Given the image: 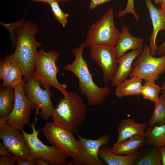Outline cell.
<instances>
[{
  "label": "cell",
  "instance_id": "1",
  "mask_svg": "<svg viewBox=\"0 0 165 165\" xmlns=\"http://www.w3.org/2000/svg\"><path fill=\"white\" fill-rule=\"evenodd\" d=\"M16 28V48L13 54L7 56L9 60L20 66L24 79H26L32 76L38 52V49L41 46L35 37L39 28L32 22L21 20L18 22Z\"/></svg>",
  "mask_w": 165,
  "mask_h": 165
},
{
  "label": "cell",
  "instance_id": "17",
  "mask_svg": "<svg viewBox=\"0 0 165 165\" xmlns=\"http://www.w3.org/2000/svg\"><path fill=\"white\" fill-rule=\"evenodd\" d=\"M143 39L133 36L130 33L127 26L122 28L121 35L115 49L117 59L123 56L130 50H142Z\"/></svg>",
  "mask_w": 165,
  "mask_h": 165
},
{
  "label": "cell",
  "instance_id": "35",
  "mask_svg": "<svg viewBox=\"0 0 165 165\" xmlns=\"http://www.w3.org/2000/svg\"><path fill=\"white\" fill-rule=\"evenodd\" d=\"M35 164L38 165H49V164L45 160L41 158H37L34 160L33 161Z\"/></svg>",
  "mask_w": 165,
  "mask_h": 165
},
{
  "label": "cell",
  "instance_id": "20",
  "mask_svg": "<svg viewBox=\"0 0 165 165\" xmlns=\"http://www.w3.org/2000/svg\"><path fill=\"white\" fill-rule=\"evenodd\" d=\"M143 80L136 76L126 79L116 86L115 94L119 98L141 94Z\"/></svg>",
  "mask_w": 165,
  "mask_h": 165
},
{
  "label": "cell",
  "instance_id": "9",
  "mask_svg": "<svg viewBox=\"0 0 165 165\" xmlns=\"http://www.w3.org/2000/svg\"><path fill=\"white\" fill-rule=\"evenodd\" d=\"M79 146L75 157L68 165H104L100 160L98 152L102 146H108L111 137L108 134L101 135L93 140L84 138L77 134Z\"/></svg>",
  "mask_w": 165,
  "mask_h": 165
},
{
  "label": "cell",
  "instance_id": "5",
  "mask_svg": "<svg viewBox=\"0 0 165 165\" xmlns=\"http://www.w3.org/2000/svg\"><path fill=\"white\" fill-rule=\"evenodd\" d=\"M121 35L116 28L114 19V12L110 8L103 17L90 27L85 42L86 46L95 45L115 46Z\"/></svg>",
  "mask_w": 165,
  "mask_h": 165
},
{
  "label": "cell",
  "instance_id": "25",
  "mask_svg": "<svg viewBox=\"0 0 165 165\" xmlns=\"http://www.w3.org/2000/svg\"><path fill=\"white\" fill-rule=\"evenodd\" d=\"M155 104L152 115L148 122L150 127H153L156 123L159 125L165 124V101L162 94Z\"/></svg>",
  "mask_w": 165,
  "mask_h": 165
},
{
  "label": "cell",
  "instance_id": "33",
  "mask_svg": "<svg viewBox=\"0 0 165 165\" xmlns=\"http://www.w3.org/2000/svg\"><path fill=\"white\" fill-rule=\"evenodd\" d=\"M12 155L7 150L3 145V143L0 142V156H12Z\"/></svg>",
  "mask_w": 165,
  "mask_h": 165
},
{
  "label": "cell",
  "instance_id": "32",
  "mask_svg": "<svg viewBox=\"0 0 165 165\" xmlns=\"http://www.w3.org/2000/svg\"><path fill=\"white\" fill-rule=\"evenodd\" d=\"M16 164L17 165H34L35 164L33 161L19 158H17Z\"/></svg>",
  "mask_w": 165,
  "mask_h": 165
},
{
  "label": "cell",
  "instance_id": "12",
  "mask_svg": "<svg viewBox=\"0 0 165 165\" xmlns=\"http://www.w3.org/2000/svg\"><path fill=\"white\" fill-rule=\"evenodd\" d=\"M6 119H0V138L3 145L17 158L28 160L30 151L22 132L10 126Z\"/></svg>",
  "mask_w": 165,
  "mask_h": 165
},
{
  "label": "cell",
  "instance_id": "30",
  "mask_svg": "<svg viewBox=\"0 0 165 165\" xmlns=\"http://www.w3.org/2000/svg\"><path fill=\"white\" fill-rule=\"evenodd\" d=\"M17 158L13 156H1L0 165H14L16 163Z\"/></svg>",
  "mask_w": 165,
  "mask_h": 165
},
{
  "label": "cell",
  "instance_id": "27",
  "mask_svg": "<svg viewBox=\"0 0 165 165\" xmlns=\"http://www.w3.org/2000/svg\"><path fill=\"white\" fill-rule=\"evenodd\" d=\"M58 2L57 0H55L49 4L55 18L63 27L65 28L67 23L69 14L62 11L59 5Z\"/></svg>",
  "mask_w": 165,
  "mask_h": 165
},
{
  "label": "cell",
  "instance_id": "36",
  "mask_svg": "<svg viewBox=\"0 0 165 165\" xmlns=\"http://www.w3.org/2000/svg\"><path fill=\"white\" fill-rule=\"evenodd\" d=\"M157 53L162 56L165 55V40L158 47Z\"/></svg>",
  "mask_w": 165,
  "mask_h": 165
},
{
  "label": "cell",
  "instance_id": "41",
  "mask_svg": "<svg viewBox=\"0 0 165 165\" xmlns=\"http://www.w3.org/2000/svg\"><path fill=\"white\" fill-rule=\"evenodd\" d=\"M161 93L165 101V90H162Z\"/></svg>",
  "mask_w": 165,
  "mask_h": 165
},
{
  "label": "cell",
  "instance_id": "22",
  "mask_svg": "<svg viewBox=\"0 0 165 165\" xmlns=\"http://www.w3.org/2000/svg\"><path fill=\"white\" fill-rule=\"evenodd\" d=\"M146 145L159 148L165 145V124L149 127L145 131Z\"/></svg>",
  "mask_w": 165,
  "mask_h": 165
},
{
  "label": "cell",
  "instance_id": "7",
  "mask_svg": "<svg viewBox=\"0 0 165 165\" xmlns=\"http://www.w3.org/2000/svg\"><path fill=\"white\" fill-rule=\"evenodd\" d=\"M130 78L138 77L145 81L157 80L165 72V55L158 57L152 56L149 46L144 47L141 54L132 64Z\"/></svg>",
  "mask_w": 165,
  "mask_h": 165
},
{
  "label": "cell",
  "instance_id": "39",
  "mask_svg": "<svg viewBox=\"0 0 165 165\" xmlns=\"http://www.w3.org/2000/svg\"><path fill=\"white\" fill-rule=\"evenodd\" d=\"M164 0H155L154 2L156 4H161Z\"/></svg>",
  "mask_w": 165,
  "mask_h": 165
},
{
  "label": "cell",
  "instance_id": "8",
  "mask_svg": "<svg viewBox=\"0 0 165 165\" xmlns=\"http://www.w3.org/2000/svg\"><path fill=\"white\" fill-rule=\"evenodd\" d=\"M46 139L61 153L72 159L79 146L78 139L66 127L53 122L48 123L42 129Z\"/></svg>",
  "mask_w": 165,
  "mask_h": 165
},
{
  "label": "cell",
  "instance_id": "3",
  "mask_svg": "<svg viewBox=\"0 0 165 165\" xmlns=\"http://www.w3.org/2000/svg\"><path fill=\"white\" fill-rule=\"evenodd\" d=\"M87 111L81 96L76 92L68 91L53 109V122L66 127L73 133H76L84 120Z\"/></svg>",
  "mask_w": 165,
  "mask_h": 165
},
{
  "label": "cell",
  "instance_id": "18",
  "mask_svg": "<svg viewBox=\"0 0 165 165\" xmlns=\"http://www.w3.org/2000/svg\"><path fill=\"white\" fill-rule=\"evenodd\" d=\"M143 148L139 151L128 155H120L112 153L110 148L102 146L99 149L98 155L108 165H133L141 153Z\"/></svg>",
  "mask_w": 165,
  "mask_h": 165
},
{
  "label": "cell",
  "instance_id": "29",
  "mask_svg": "<svg viewBox=\"0 0 165 165\" xmlns=\"http://www.w3.org/2000/svg\"><path fill=\"white\" fill-rule=\"evenodd\" d=\"M134 0H127L126 7L124 10L119 11L117 14V16L120 18L127 13L132 14L134 18L138 21L139 19L138 15L135 12L134 6Z\"/></svg>",
  "mask_w": 165,
  "mask_h": 165
},
{
  "label": "cell",
  "instance_id": "38",
  "mask_svg": "<svg viewBox=\"0 0 165 165\" xmlns=\"http://www.w3.org/2000/svg\"><path fill=\"white\" fill-rule=\"evenodd\" d=\"M161 8L165 13V0L161 4Z\"/></svg>",
  "mask_w": 165,
  "mask_h": 165
},
{
  "label": "cell",
  "instance_id": "13",
  "mask_svg": "<svg viewBox=\"0 0 165 165\" xmlns=\"http://www.w3.org/2000/svg\"><path fill=\"white\" fill-rule=\"evenodd\" d=\"M90 48V58L101 68L104 82L107 84L112 80L118 67L115 46L95 45Z\"/></svg>",
  "mask_w": 165,
  "mask_h": 165
},
{
  "label": "cell",
  "instance_id": "11",
  "mask_svg": "<svg viewBox=\"0 0 165 165\" xmlns=\"http://www.w3.org/2000/svg\"><path fill=\"white\" fill-rule=\"evenodd\" d=\"M24 79V88L28 98L37 108H40L41 117L45 121L52 116L54 107L51 100L52 92L50 88L43 89L38 80L31 77Z\"/></svg>",
  "mask_w": 165,
  "mask_h": 165
},
{
  "label": "cell",
  "instance_id": "16",
  "mask_svg": "<svg viewBox=\"0 0 165 165\" xmlns=\"http://www.w3.org/2000/svg\"><path fill=\"white\" fill-rule=\"evenodd\" d=\"M148 125V122L138 123L130 118L121 120L117 129L118 137L116 143H119L137 135L145 138V130Z\"/></svg>",
  "mask_w": 165,
  "mask_h": 165
},
{
  "label": "cell",
  "instance_id": "6",
  "mask_svg": "<svg viewBox=\"0 0 165 165\" xmlns=\"http://www.w3.org/2000/svg\"><path fill=\"white\" fill-rule=\"evenodd\" d=\"M36 113L35 121L30 124L32 130V133L29 134L23 130H21L30 151L28 160L33 161L35 159L40 157L44 159L49 165H68V156L61 153L53 145L47 146L39 139L38 134L42 129L36 130L35 123L39 112L36 111Z\"/></svg>",
  "mask_w": 165,
  "mask_h": 165
},
{
  "label": "cell",
  "instance_id": "28",
  "mask_svg": "<svg viewBox=\"0 0 165 165\" xmlns=\"http://www.w3.org/2000/svg\"><path fill=\"white\" fill-rule=\"evenodd\" d=\"M0 78L3 80L7 76L12 67V61L6 56L0 62Z\"/></svg>",
  "mask_w": 165,
  "mask_h": 165
},
{
  "label": "cell",
  "instance_id": "4",
  "mask_svg": "<svg viewBox=\"0 0 165 165\" xmlns=\"http://www.w3.org/2000/svg\"><path fill=\"white\" fill-rule=\"evenodd\" d=\"M59 54L56 51L50 50L48 52L42 49L38 51L31 77L39 81L44 88L53 86L64 95L67 93L66 84L60 83L57 75L59 69L56 64Z\"/></svg>",
  "mask_w": 165,
  "mask_h": 165
},
{
  "label": "cell",
  "instance_id": "37",
  "mask_svg": "<svg viewBox=\"0 0 165 165\" xmlns=\"http://www.w3.org/2000/svg\"><path fill=\"white\" fill-rule=\"evenodd\" d=\"M31 1L46 2L49 4L55 0H30Z\"/></svg>",
  "mask_w": 165,
  "mask_h": 165
},
{
  "label": "cell",
  "instance_id": "31",
  "mask_svg": "<svg viewBox=\"0 0 165 165\" xmlns=\"http://www.w3.org/2000/svg\"><path fill=\"white\" fill-rule=\"evenodd\" d=\"M111 0H91L89 8L92 10L99 5L106 2H110Z\"/></svg>",
  "mask_w": 165,
  "mask_h": 165
},
{
  "label": "cell",
  "instance_id": "19",
  "mask_svg": "<svg viewBox=\"0 0 165 165\" xmlns=\"http://www.w3.org/2000/svg\"><path fill=\"white\" fill-rule=\"evenodd\" d=\"M146 139L141 136L137 135L119 143H115L110 151L113 153L120 155H128L136 152L146 145Z\"/></svg>",
  "mask_w": 165,
  "mask_h": 165
},
{
  "label": "cell",
  "instance_id": "42",
  "mask_svg": "<svg viewBox=\"0 0 165 165\" xmlns=\"http://www.w3.org/2000/svg\"><path fill=\"white\" fill-rule=\"evenodd\" d=\"M58 2H68L73 0H57Z\"/></svg>",
  "mask_w": 165,
  "mask_h": 165
},
{
  "label": "cell",
  "instance_id": "26",
  "mask_svg": "<svg viewBox=\"0 0 165 165\" xmlns=\"http://www.w3.org/2000/svg\"><path fill=\"white\" fill-rule=\"evenodd\" d=\"M155 82L152 81H145L142 86L141 94L144 98L155 103L159 99L158 95L161 88Z\"/></svg>",
  "mask_w": 165,
  "mask_h": 165
},
{
  "label": "cell",
  "instance_id": "24",
  "mask_svg": "<svg viewBox=\"0 0 165 165\" xmlns=\"http://www.w3.org/2000/svg\"><path fill=\"white\" fill-rule=\"evenodd\" d=\"M12 61L11 70L7 76L3 80L2 86L4 87L10 86L13 88L23 80L22 78L24 73L21 67L15 62Z\"/></svg>",
  "mask_w": 165,
  "mask_h": 165
},
{
  "label": "cell",
  "instance_id": "40",
  "mask_svg": "<svg viewBox=\"0 0 165 165\" xmlns=\"http://www.w3.org/2000/svg\"><path fill=\"white\" fill-rule=\"evenodd\" d=\"M161 87V90H165V84L163 82L162 83V85Z\"/></svg>",
  "mask_w": 165,
  "mask_h": 165
},
{
  "label": "cell",
  "instance_id": "15",
  "mask_svg": "<svg viewBox=\"0 0 165 165\" xmlns=\"http://www.w3.org/2000/svg\"><path fill=\"white\" fill-rule=\"evenodd\" d=\"M142 51V50H133L126 53L117 59L118 65L116 72L111 81L112 86L116 87L126 79L132 71L134 61Z\"/></svg>",
  "mask_w": 165,
  "mask_h": 165
},
{
  "label": "cell",
  "instance_id": "23",
  "mask_svg": "<svg viewBox=\"0 0 165 165\" xmlns=\"http://www.w3.org/2000/svg\"><path fill=\"white\" fill-rule=\"evenodd\" d=\"M143 148L140 155L135 161L134 165H161V154L158 148L149 146Z\"/></svg>",
  "mask_w": 165,
  "mask_h": 165
},
{
  "label": "cell",
  "instance_id": "34",
  "mask_svg": "<svg viewBox=\"0 0 165 165\" xmlns=\"http://www.w3.org/2000/svg\"><path fill=\"white\" fill-rule=\"evenodd\" d=\"M158 148L161 154L162 164L165 165V145Z\"/></svg>",
  "mask_w": 165,
  "mask_h": 165
},
{
  "label": "cell",
  "instance_id": "2",
  "mask_svg": "<svg viewBox=\"0 0 165 165\" xmlns=\"http://www.w3.org/2000/svg\"><path fill=\"white\" fill-rule=\"evenodd\" d=\"M85 46V42H83L72 50L75 59L64 68L65 71L72 72L77 77L79 81V90L86 97L88 105H99L105 101L110 94V89L107 85L104 87H99L94 81L88 64L83 55Z\"/></svg>",
  "mask_w": 165,
  "mask_h": 165
},
{
  "label": "cell",
  "instance_id": "10",
  "mask_svg": "<svg viewBox=\"0 0 165 165\" xmlns=\"http://www.w3.org/2000/svg\"><path fill=\"white\" fill-rule=\"evenodd\" d=\"M24 79L13 88L15 93L14 107L10 115L6 119L11 126L22 130L24 126L30 124L31 111L39 109L26 96L24 91Z\"/></svg>",
  "mask_w": 165,
  "mask_h": 165
},
{
  "label": "cell",
  "instance_id": "43",
  "mask_svg": "<svg viewBox=\"0 0 165 165\" xmlns=\"http://www.w3.org/2000/svg\"><path fill=\"white\" fill-rule=\"evenodd\" d=\"M163 82L164 84H165V81H164V82Z\"/></svg>",
  "mask_w": 165,
  "mask_h": 165
},
{
  "label": "cell",
  "instance_id": "14",
  "mask_svg": "<svg viewBox=\"0 0 165 165\" xmlns=\"http://www.w3.org/2000/svg\"><path fill=\"white\" fill-rule=\"evenodd\" d=\"M151 20L153 32L150 37L149 47L151 55L155 57L157 53L158 47L156 40L158 32L165 30V13L161 8L158 9L153 4L151 0H145Z\"/></svg>",
  "mask_w": 165,
  "mask_h": 165
},
{
  "label": "cell",
  "instance_id": "21",
  "mask_svg": "<svg viewBox=\"0 0 165 165\" xmlns=\"http://www.w3.org/2000/svg\"><path fill=\"white\" fill-rule=\"evenodd\" d=\"M15 98V93L13 87L0 88V119H6L10 115L14 107Z\"/></svg>",
  "mask_w": 165,
  "mask_h": 165
}]
</instances>
